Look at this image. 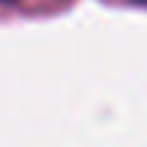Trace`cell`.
Instances as JSON below:
<instances>
[{"mask_svg":"<svg viewBox=\"0 0 147 147\" xmlns=\"http://www.w3.org/2000/svg\"><path fill=\"white\" fill-rule=\"evenodd\" d=\"M0 3H11V0H0Z\"/></svg>","mask_w":147,"mask_h":147,"instance_id":"1","label":"cell"},{"mask_svg":"<svg viewBox=\"0 0 147 147\" xmlns=\"http://www.w3.org/2000/svg\"><path fill=\"white\" fill-rule=\"evenodd\" d=\"M142 3H147V0H142Z\"/></svg>","mask_w":147,"mask_h":147,"instance_id":"2","label":"cell"}]
</instances>
